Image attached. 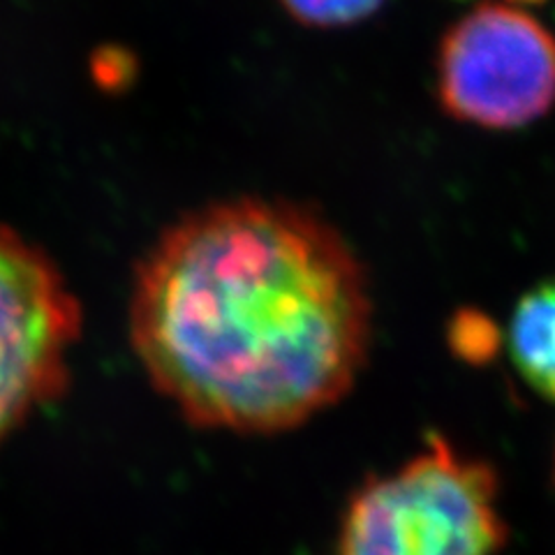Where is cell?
Here are the masks:
<instances>
[{
    "mask_svg": "<svg viewBox=\"0 0 555 555\" xmlns=\"http://www.w3.org/2000/svg\"><path fill=\"white\" fill-rule=\"evenodd\" d=\"M385 0H281V5L306 26L340 28L369 20Z\"/></svg>",
    "mask_w": 555,
    "mask_h": 555,
    "instance_id": "cell-7",
    "label": "cell"
},
{
    "mask_svg": "<svg viewBox=\"0 0 555 555\" xmlns=\"http://www.w3.org/2000/svg\"><path fill=\"white\" fill-rule=\"evenodd\" d=\"M81 310L56 267L0 228V442L67 385Z\"/></svg>",
    "mask_w": 555,
    "mask_h": 555,
    "instance_id": "cell-4",
    "label": "cell"
},
{
    "mask_svg": "<svg viewBox=\"0 0 555 555\" xmlns=\"http://www.w3.org/2000/svg\"><path fill=\"white\" fill-rule=\"evenodd\" d=\"M447 340L451 352L461 361L473 363V366H483V363L495 359L502 336L498 324L491 318H486L483 312L463 310L449 322Z\"/></svg>",
    "mask_w": 555,
    "mask_h": 555,
    "instance_id": "cell-6",
    "label": "cell"
},
{
    "mask_svg": "<svg viewBox=\"0 0 555 555\" xmlns=\"http://www.w3.org/2000/svg\"><path fill=\"white\" fill-rule=\"evenodd\" d=\"M514 3H540V0H514Z\"/></svg>",
    "mask_w": 555,
    "mask_h": 555,
    "instance_id": "cell-8",
    "label": "cell"
},
{
    "mask_svg": "<svg viewBox=\"0 0 555 555\" xmlns=\"http://www.w3.org/2000/svg\"><path fill=\"white\" fill-rule=\"evenodd\" d=\"M366 271L310 206L238 197L171 224L137 271L130 334L153 387L202 428H297L354 387Z\"/></svg>",
    "mask_w": 555,
    "mask_h": 555,
    "instance_id": "cell-1",
    "label": "cell"
},
{
    "mask_svg": "<svg viewBox=\"0 0 555 555\" xmlns=\"http://www.w3.org/2000/svg\"><path fill=\"white\" fill-rule=\"evenodd\" d=\"M428 449L387 477H371L347 505L338 555H495L507 526L498 475L430 433Z\"/></svg>",
    "mask_w": 555,
    "mask_h": 555,
    "instance_id": "cell-2",
    "label": "cell"
},
{
    "mask_svg": "<svg viewBox=\"0 0 555 555\" xmlns=\"http://www.w3.org/2000/svg\"><path fill=\"white\" fill-rule=\"evenodd\" d=\"M507 343L520 377L555 403V278L520 297L512 312Z\"/></svg>",
    "mask_w": 555,
    "mask_h": 555,
    "instance_id": "cell-5",
    "label": "cell"
},
{
    "mask_svg": "<svg viewBox=\"0 0 555 555\" xmlns=\"http://www.w3.org/2000/svg\"><path fill=\"white\" fill-rule=\"evenodd\" d=\"M553 479H555V473H553Z\"/></svg>",
    "mask_w": 555,
    "mask_h": 555,
    "instance_id": "cell-9",
    "label": "cell"
},
{
    "mask_svg": "<svg viewBox=\"0 0 555 555\" xmlns=\"http://www.w3.org/2000/svg\"><path fill=\"white\" fill-rule=\"evenodd\" d=\"M442 107L489 130L524 128L555 104V35L524 10L483 3L444 35Z\"/></svg>",
    "mask_w": 555,
    "mask_h": 555,
    "instance_id": "cell-3",
    "label": "cell"
}]
</instances>
